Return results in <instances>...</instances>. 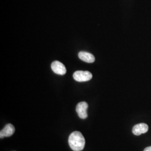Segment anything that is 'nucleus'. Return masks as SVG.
<instances>
[{"instance_id": "6", "label": "nucleus", "mask_w": 151, "mask_h": 151, "mask_svg": "<svg viewBox=\"0 0 151 151\" xmlns=\"http://www.w3.org/2000/svg\"><path fill=\"white\" fill-rule=\"evenodd\" d=\"M148 130V126L145 123L136 124L132 129L133 133L135 135H140L146 133Z\"/></svg>"}, {"instance_id": "7", "label": "nucleus", "mask_w": 151, "mask_h": 151, "mask_svg": "<svg viewBox=\"0 0 151 151\" xmlns=\"http://www.w3.org/2000/svg\"><path fill=\"white\" fill-rule=\"evenodd\" d=\"M78 57L80 60L87 62V63H93L95 62V57L92 54L86 52H80L78 53Z\"/></svg>"}, {"instance_id": "8", "label": "nucleus", "mask_w": 151, "mask_h": 151, "mask_svg": "<svg viewBox=\"0 0 151 151\" xmlns=\"http://www.w3.org/2000/svg\"><path fill=\"white\" fill-rule=\"evenodd\" d=\"M144 151H151V146H150V147H148L146 148L144 150Z\"/></svg>"}, {"instance_id": "4", "label": "nucleus", "mask_w": 151, "mask_h": 151, "mask_svg": "<svg viewBox=\"0 0 151 151\" xmlns=\"http://www.w3.org/2000/svg\"><path fill=\"white\" fill-rule=\"evenodd\" d=\"M51 68L55 73L60 75H64L67 72L65 65L58 60H55L52 63Z\"/></svg>"}, {"instance_id": "2", "label": "nucleus", "mask_w": 151, "mask_h": 151, "mask_svg": "<svg viewBox=\"0 0 151 151\" xmlns=\"http://www.w3.org/2000/svg\"><path fill=\"white\" fill-rule=\"evenodd\" d=\"M74 80L78 82H86L90 81L92 78L91 73L88 71L77 70L73 75Z\"/></svg>"}, {"instance_id": "3", "label": "nucleus", "mask_w": 151, "mask_h": 151, "mask_svg": "<svg viewBox=\"0 0 151 151\" xmlns=\"http://www.w3.org/2000/svg\"><path fill=\"white\" fill-rule=\"evenodd\" d=\"M88 104L85 101H82L78 103L76 106V112L78 116L82 119H86L88 116L87 110L88 109Z\"/></svg>"}, {"instance_id": "1", "label": "nucleus", "mask_w": 151, "mask_h": 151, "mask_svg": "<svg viewBox=\"0 0 151 151\" xmlns=\"http://www.w3.org/2000/svg\"><path fill=\"white\" fill-rule=\"evenodd\" d=\"M68 144L73 151H82L85 146V139L80 132L75 131L69 136Z\"/></svg>"}, {"instance_id": "5", "label": "nucleus", "mask_w": 151, "mask_h": 151, "mask_svg": "<svg viewBox=\"0 0 151 151\" xmlns=\"http://www.w3.org/2000/svg\"><path fill=\"white\" fill-rule=\"evenodd\" d=\"M15 129L13 125L7 124L6 125L4 129L0 132V138H4V137H9L13 135L15 133Z\"/></svg>"}]
</instances>
